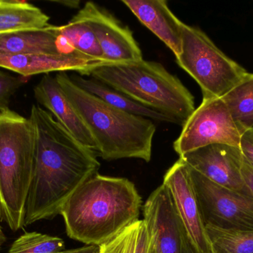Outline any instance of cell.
<instances>
[{"mask_svg":"<svg viewBox=\"0 0 253 253\" xmlns=\"http://www.w3.org/2000/svg\"><path fill=\"white\" fill-rule=\"evenodd\" d=\"M29 120L34 129V160L24 226L60 215L74 192L100 167L96 153L77 141L51 114L33 105Z\"/></svg>","mask_w":253,"mask_h":253,"instance_id":"1","label":"cell"},{"mask_svg":"<svg viewBox=\"0 0 253 253\" xmlns=\"http://www.w3.org/2000/svg\"><path fill=\"white\" fill-rule=\"evenodd\" d=\"M141 204L133 183L96 173L74 192L60 215L71 239L99 247L138 221Z\"/></svg>","mask_w":253,"mask_h":253,"instance_id":"2","label":"cell"},{"mask_svg":"<svg viewBox=\"0 0 253 253\" xmlns=\"http://www.w3.org/2000/svg\"><path fill=\"white\" fill-rule=\"evenodd\" d=\"M55 77L91 134L98 155L108 161L124 158L150 161L156 131L152 120L108 105L77 86L66 72Z\"/></svg>","mask_w":253,"mask_h":253,"instance_id":"3","label":"cell"},{"mask_svg":"<svg viewBox=\"0 0 253 253\" xmlns=\"http://www.w3.org/2000/svg\"><path fill=\"white\" fill-rule=\"evenodd\" d=\"M89 76L181 126L196 109L190 91L159 62L106 64L93 68Z\"/></svg>","mask_w":253,"mask_h":253,"instance_id":"4","label":"cell"},{"mask_svg":"<svg viewBox=\"0 0 253 253\" xmlns=\"http://www.w3.org/2000/svg\"><path fill=\"white\" fill-rule=\"evenodd\" d=\"M34 160L29 119L10 109L0 112V220L13 232L24 226Z\"/></svg>","mask_w":253,"mask_h":253,"instance_id":"5","label":"cell"},{"mask_svg":"<svg viewBox=\"0 0 253 253\" xmlns=\"http://www.w3.org/2000/svg\"><path fill=\"white\" fill-rule=\"evenodd\" d=\"M179 67L200 86L203 99L221 98L239 84L248 71L221 51L203 31L181 24Z\"/></svg>","mask_w":253,"mask_h":253,"instance_id":"6","label":"cell"},{"mask_svg":"<svg viewBox=\"0 0 253 253\" xmlns=\"http://www.w3.org/2000/svg\"><path fill=\"white\" fill-rule=\"evenodd\" d=\"M205 227L253 230V199L218 185L187 166Z\"/></svg>","mask_w":253,"mask_h":253,"instance_id":"7","label":"cell"},{"mask_svg":"<svg viewBox=\"0 0 253 253\" xmlns=\"http://www.w3.org/2000/svg\"><path fill=\"white\" fill-rule=\"evenodd\" d=\"M242 135L221 98L203 99L183 124L181 134L174 141L173 149L181 157L212 144L240 147Z\"/></svg>","mask_w":253,"mask_h":253,"instance_id":"8","label":"cell"},{"mask_svg":"<svg viewBox=\"0 0 253 253\" xmlns=\"http://www.w3.org/2000/svg\"><path fill=\"white\" fill-rule=\"evenodd\" d=\"M144 221L157 253H196L168 188L159 186L143 208Z\"/></svg>","mask_w":253,"mask_h":253,"instance_id":"9","label":"cell"},{"mask_svg":"<svg viewBox=\"0 0 253 253\" xmlns=\"http://www.w3.org/2000/svg\"><path fill=\"white\" fill-rule=\"evenodd\" d=\"M179 158L215 184L253 198L242 177L244 155L240 147L212 144L186 153Z\"/></svg>","mask_w":253,"mask_h":253,"instance_id":"10","label":"cell"},{"mask_svg":"<svg viewBox=\"0 0 253 253\" xmlns=\"http://www.w3.org/2000/svg\"><path fill=\"white\" fill-rule=\"evenodd\" d=\"M77 14L93 30L108 63H126L143 59L142 52L132 31L109 11L93 1H87Z\"/></svg>","mask_w":253,"mask_h":253,"instance_id":"11","label":"cell"},{"mask_svg":"<svg viewBox=\"0 0 253 253\" xmlns=\"http://www.w3.org/2000/svg\"><path fill=\"white\" fill-rule=\"evenodd\" d=\"M163 184L170 194L196 253H212L188 167L181 159L167 171Z\"/></svg>","mask_w":253,"mask_h":253,"instance_id":"12","label":"cell"},{"mask_svg":"<svg viewBox=\"0 0 253 253\" xmlns=\"http://www.w3.org/2000/svg\"><path fill=\"white\" fill-rule=\"evenodd\" d=\"M106 64L111 63L74 52L25 55L0 53V67L14 71L25 77L34 74L68 71H77L81 76H89L93 68Z\"/></svg>","mask_w":253,"mask_h":253,"instance_id":"13","label":"cell"},{"mask_svg":"<svg viewBox=\"0 0 253 253\" xmlns=\"http://www.w3.org/2000/svg\"><path fill=\"white\" fill-rule=\"evenodd\" d=\"M34 96L77 141L95 152L96 145L91 134L61 89L56 77L44 76L34 88Z\"/></svg>","mask_w":253,"mask_h":253,"instance_id":"14","label":"cell"},{"mask_svg":"<svg viewBox=\"0 0 253 253\" xmlns=\"http://www.w3.org/2000/svg\"><path fill=\"white\" fill-rule=\"evenodd\" d=\"M122 2L144 26L159 37L175 56L181 49L182 22L172 13L165 0H123Z\"/></svg>","mask_w":253,"mask_h":253,"instance_id":"15","label":"cell"},{"mask_svg":"<svg viewBox=\"0 0 253 253\" xmlns=\"http://www.w3.org/2000/svg\"><path fill=\"white\" fill-rule=\"evenodd\" d=\"M60 26L49 24L36 29L0 35V53L10 55L63 53L59 44Z\"/></svg>","mask_w":253,"mask_h":253,"instance_id":"16","label":"cell"},{"mask_svg":"<svg viewBox=\"0 0 253 253\" xmlns=\"http://www.w3.org/2000/svg\"><path fill=\"white\" fill-rule=\"evenodd\" d=\"M71 78L77 86L83 90L94 95L108 105L115 107L122 111L156 121L176 123V122L171 117L135 102L126 96L124 94L107 86L99 80L93 78H84L83 76L77 74H73Z\"/></svg>","mask_w":253,"mask_h":253,"instance_id":"17","label":"cell"},{"mask_svg":"<svg viewBox=\"0 0 253 253\" xmlns=\"http://www.w3.org/2000/svg\"><path fill=\"white\" fill-rule=\"evenodd\" d=\"M50 17L25 1L0 0V35L47 26Z\"/></svg>","mask_w":253,"mask_h":253,"instance_id":"18","label":"cell"},{"mask_svg":"<svg viewBox=\"0 0 253 253\" xmlns=\"http://www.w3.org/2000/svg\"><path fill=\"white\" fill-rule=\"evenodd\" d=\"M59 34V44L68 47V53L74 52L108 63L104 58L93 30L77 13L68 24L60 26Z\"/></svg>","mask_w":253,"mask_h":253,"instance_id":"19","label":"cell"},{"mask_svg":"<svg viewBox=\"0 0 253 253\" xmlns=\"http://www.w3.org/2000/svg\"><path fill=\"white\" fill-rule=\"evenodd\" d=\"M235 123L244 134L253 131V74L221 97Z\"/></svg>","mask_w":253,"mask_h":253,"instance_id":"20","label":"cell"},{"mask_svg":"<svg viewBox=\"0 0 253 253\" xmlns=\"http://www.w3.org/2000/svg\"><path fill=\"white\" fill-rule=\"evenodd\" d=\"M212 253H253V230L229 231L206 227Z\"/></svg>","mask_w":253,"mask_h":253,"instance_id":"21","label":"cell"},{"mask_svg":"<svg viewBox=\"0 0 253 253\" xmlns=\"http://www.w3.org/2000/svg\"><path fill=\"white\" fill-rule=\"evenodd\" d=\"M65 251L60 238L41 233H25L16 239L7 253H60Z\"/></svg>","mask_w":253,"mask_h":253,"instance_id":"22","label":"cell"},{"mask_svg":"<svg viewBox=\"0 0 253 253\" xmlns=\"http://www.w3.org/2000/svg\"><path fill=\"white\" fill-rule=\"evenodd\" d=\"M140 221L125 229L109 242L99 246V253H134Z\"/></svg>","mask_w":253,"mask_h":253,"instance_id":"23","label":"cell"},{"mask_svg":"<svg viewBox=\"0 0 253 253\" xmlns=\"http://www.w3.org/2000/svg\"><path fill=\"white\" fill-rule=\"evenodd\" d=\"M23 83V79L0 71V112L9 109L10 98Z\"/></svg>","mask_w":253,"mask_h":253,"instance_id":"24","label":"cell"},{"mask_svg":"<svg viewBox=\"0 0 253 253\" xmlns=\"http://www.w3.org/2000/svg\"><path fill=\"white\" fill-rule=\"evenodd\" d=\"M134 253H157L153 238L144 220L140 221L136 245Z\"/></svg>","mask_w":253,"mask_h":253,"instance_id":"25","label":"cell"},{"mask_svg":"<svg viewBox=\"0 0 253 253\" xmlns=\"http://www.w3.org/2000/svg\"><path fill=\"white\" fill-rule=\"evenodd\" d=\"M240 148L244 157L253 166V131L245 132L242 135Z\"/></svg>","mask_w":253,"mask_h":253,"instance_id":"26","label":"cell"},{"mask_svg":"<svg viewBox=\"0 0 253 253\" xmlns=\"http://www.w3.org/2000/svg\"><path fill=\"white\" fill-rule=\"evenodd\" d=\"M242 174L245 184H246L253 198V166L245 157H244L243 165H242Z\"/></svg>","mask_w":253,"mask_h":253,"instance_id":"27","label":"cell"},{"mask_svg":"<svg viewBox=\"0 0 253 253\" xmlns=\"http://www.w3.org/2000/svg\"><path fill=\"white\" fill-rule=\"evenodd\" d=\"M60 253H99V247L94 246V245H89V246L86 245V247L64 251Z\"/></svg>","mask_w":253,"mask_h":253,"instance_id":"28","label":"cell"},{"mask_svg":"<svg viewBox=\"0 0 253 253\" xmlns=\"http://www.w3.org/2000/svg\"><path fill=\"white\" fill-rule=\"evenodd\" d=\"M53 2L63 4V5L71 7V8H78L80 4V1H77V0H74V1H71V0H68V1H53Z\"/></svg>","mask_w":253,"mask_h":253,"instance_id":"29","label":"cell"},{"mask_svg":"<svg viewBox=\"0 0 253 253\" xmlns=\"http://www.w3.org/2000/svg\"><path fill=\"white\" fill-rule=\"evenodd\" d=\"M6 241V237L4 236V233H3L2 230H1V226H0V249L1 247L2 246L3 244Z\"/></svg>","mask_w":253,"mask_h":253,"instance_id":"30","label":"cell"}]
</instances>
